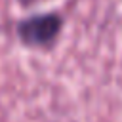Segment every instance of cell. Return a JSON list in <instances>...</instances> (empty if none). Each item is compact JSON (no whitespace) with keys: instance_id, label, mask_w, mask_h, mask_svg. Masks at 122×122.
<instances>
[{"instance_id":"obj_2","label":"cell","mask_w":122,"mask_h":122,"mask_svg":"<svg viewBox=\"0 0 122 122\" xmlns=\"http://www.w3.org/2000/svg\"><path fill=\"white\" fill-rule=\"evenodd\" d=\"M42 2H50V0H17V4L21 6V8H34V6H38V4H42Z\"/></svg>"},{"instance_id":"obj_1","label":"cell","mask_w":122,"mask_h":122,"mask_svg":"<svg viewBox=\"0 0 122 122\" xmlns=\"http://www.w3.org/2000/svg\"><path fill=\"white\" fill-rule=\"evenodd\" d=\"M63 25L65 17L59 11H40L19 19L15 34L23 46L32 50H46L57 42Z\"/></svg>"}]
</instances>
